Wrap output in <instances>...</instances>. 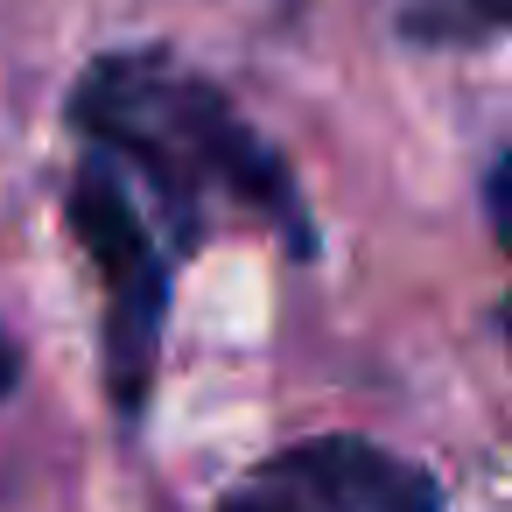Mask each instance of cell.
Here are the masks:
<instances>
[{"mask_svg":"<svg viewBox=\"0 0 512 512\" xmlns=\"http://www.w3.org/2000/svg\"><path fill=\"white\" fill-rule=\"evenodd\" d=\"M225 512H302V505H281V498H232Z\"/></svg>","mask_w":512,"mask_h":512,"instance_id":"5b68a950","label":"cell"},{"mask_svg":"<svg viewBox=\"0 0 512 512\" xmlns=\"http://www.w3.org/2000/svg\"><path fill=\"white\" fill-rule=\"evenodd\" d=\"M512 15V0H400V29L414 43H484Z\"/></svg>","mask_w":512,"mask_h":512,"instance_id":"277c9868","label":"cell"},{"mask_svg":"<svg viewBox=\"0 0 512 512\" xmlns=\"http://www.w3.org/2000/svg\"><path fill=\"white\" fill-rule=\"evenodd\" d=\"M15 372H22V358H15V344H8V337H0V393L15 386Z\"/></svg>","mask_w":512,"mask_h":512,"instance_id":"8992f818","label":"cell"},{"mask_svg":"<svg viewBox=\"0 0 512 512\" xmlns=\"http://www.w3.org/2000/svg\"><path fill=\"white\" fill-rule=\"evenodd\" d=\"M71 120L99 148V162L120 155L127 169L148 176V190L169 211V246L162 253L183 260L197 246L204 211L218 197L253 211L260 225H274L295 253L316 246L288 162L239 120V106L218 85H204L197 71L169 64L162 50H134V57L92 64L78 99H71Z\"/></svg>","mask_w":512,"mask_h":512,"instance_id":"6da1fadb","label":"cell"},{"mask_svg":"<svg viewBox=\"0 0 512 512\" xmlns=\"http://www.w3.org/2000/svg\"><path fill=\"white\" fill-rule=\"evenodd\" d=\"M274 477L309 491L316 505H337V512H442V484L421 463H407L365 435L302 442L274 463Z\"/></svg>","mask_w":512,"mask_h":512,"instance_id":"3957f363","label":"cell"},{"mask_svg":"<svg viewBox=\"0 0 512 512\" xmlns=\"http://www.w3.org/2000/svg\"><path fill=\"white\" fill-rule=\"evenodd\" d=\"M71 232L99 267L106 288V386L120 400V414H134L148 400L155 358H162V316H169V253L155 246V232L141 225L127 183L113 176V162H85L71 183Z\"/></svg>","mask_w":512,"mask_h":512,"instance_id":"7a4b0ae2","label":"cell"}]
</instances>
